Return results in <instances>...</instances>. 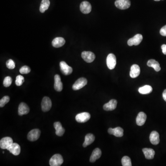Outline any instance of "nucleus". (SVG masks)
I'll use <instances>...</instances> for the list:
<instances>
[{
	"label": "nucleus",
	"instance_id": "obj_25",
	"mask_svg": "<svg viewBox=\"0 0 166 166\" xmlns=\"http://www.w3.org/2000/svg\"><path fill=\"white\" fill-rule=\"evenodd\" d=\"M147 66L149 67L153 68L156 72H159L161 70V67L158 62L155 60L151 59L147 62Z\"/></svg>",
	"mask_w": 166,
	"mask_h": 166
},
{
	"label": "nucleus",
	"instance_id": "obj_8",
	"mask_svg": "<svg viewBox=\"0 0 166 166\" xmlns=\"http://www.w3.org/2000/svg\"><path fill=\"white\" fill-rule=\"evenodd\" d=\"M82 58L87 63H91L95 59V54L90 51H84L81 54Z\"/></svg>",
	"mask_w": 166,
	"mask_h": 166
},
{
	"label": "nucleus",
	"instance_id": "obj_27",
	"mask_svg": "<svg viewBox=\"0 0 166 166\" xmlns=\"http://www.w3.org/2000/svg\"><path fill=\"white\" fill-rule=\"evenodd\" d=\"M152 90L151 86L146 85L139 88V91L141 94H148L152 91Z\"/></svg>",
	"mask_w": 166,
	"mask_h": 166
},
{
	"label": "nucleus",
	"instance_id": "obj_14",
	"mask_svg": "<svg viewBox=\"0 0 166 166\" xmlns=\"http://www.w3.org/2000/svg\"><path fill=\"white\" fill-rule=\"evenodd\" d=\"M14 156H18L20 154L21 149L20 147L17 143H13V144L7 149Z\"/></svg>",
	"mask_w": 166,
	"mask_h": 166
},
{
	"label": "nucleus",
	"instance_id": "obj_2",
	"mask_svg": "<svg viewBox=\"0 0 166 166\" xmlns=\"http://www.w3.org/2000/svg\"><path fill=\"white\" fill-rule=\"evenodd\" d=\"M107 65L108 68L110 70H112L115 68L116 65V58L113 54H109L107 56Z\"/></svg>",
	"mask_w": 166,
	"mask_h": 166
},
{
	"label": "nucleus",
	"instance_id": "obj_37",
	"mask_svg": "<svg viewBox=\"0 0 166 166\" xmlns=\"http://www.w3.org/2000/svg\"><path fill=\"white\" fill-rule=\"evenodd\" d=\"M162 97H163V99L164 100L165 102H166V89L164 90L162 93Z\"/></svg>",
	"mask_w": 166,
	"mask_h": 166
},
{
	"label": "nucleus",
	"instance_id": "obj_21",
	"mask_svg": "<svg viewBox=\"0 0 166 166\" xmlns=\"http://www.w3.org/2000/svg\"><path fill=\"white\" fill-rule=\"evenodd\" d=\"M147 116L146 114L143 112L139 113L138 116L137 117V124L139 126H142L144 125L146 121Z\"/></svg>",
	"mask_w": 166,
	"mask_h": 166
},
{
	"label": "nucleus",
	"instance_id": "obj_12",
	"mask_svg": "<svg viewBox=\"0 0 166 166\" xmlns=\"http://www.w3.org/2000/svg\"><path fill=\"white\" fill-rule=\"evenodd\" d=\"M80 10L83 14H89L91 11V4L88 1H83L80 5Z\"/></svg>",
	"mask_w": 166,
	"mask_h": 166
},
{
	"label": "nucleus",
	"instance_id": "obj_11",
	"mask_svg": "<svg viewBox=\"0 0 166 166\" xmlns=\"http://www.w3.org/2000/svg\"><path fill=\"white\" fill-rule=\"evenodd\" d=\"M60 70L63 74L65 75H68L71 74L73 72V68L70 66H68L66 62L61 61L60 63Z\"/></svg>",
	"mask_w": 166,
	"mask_h": 166
},
{
	"label": "nucleus",
	"instance_id": "obj_9",
	"mask_svg": "<svg viewBox=\"0 0 166 166\" xmlns=\"http://www.w3.org/2000/svg\"><path fill=\"white\" fill-rule=\"evenodd\" d=\"M91 114L88 112H83L77 114L75 119L78 122L85 123L90 120Z\"/></svg>",
	"mask_w": 166,
	"mask_h": 166
},
{
	"label": "nucleus",
	"instance_id": "obj_19",
	"mask_svg": "<svg viewBox=\"0 0 166 166\" xmlns=\"http://www.w3.org/2000/svg\"><path fill=\"white\" fill-rule=\"evenodd\" d=\"M54 126L55 129V134L56 135L61 137L63 135L65 130L63 127L61 123L60 122H55L54 123Z\"/></svg>",
	"mask_w": 166,
	"mask_h": 166
},
{
	"label": "nucleus",
	"instance_id": "obj_23",
	"mask_svg": "<svg viewBox=\"0 0 166 166\" xmlns=\"http://www.w3.org/2000/svg\"><path fill=\"white\" fill-rule=\"evenodd\" d=\"M65 40L63 37H57L52 41V45L55 48H60L63 46L65 44Z\"/></svg>",
	"mask_w": 166,
	"mask_h": 166
},
{
	"label": "nucleus",
	"instance_id": "obj_35",
	"mask_svg": "<svg viewBox=\"0 0 166 166\" xmlns=\"http://www.w3.org/2000/svg\"><path fill=\"white\" fill-rule=\"evenodd\" d=\"M160 34H161L162 36H166V26H164V27H162L161 28V30L160 31Z\"/></svg>",
	"mask_w": 166,
	"mask_h": 166
},
{
	"label": "nucleus",
	"instance_id": "obj_4",
	"mask_svg": "<svg viewBox=\"0 0 166 166\" xmlns=\"http://www.w3.org/2000/svg\"><path fill=\"white\" fill-rule=\"evenodd\" d=\"M52 102L49 97L45 96L42 100L41 103L42 110L45 112H48L51 109Z\"/></svg>",
	"mask_w": 166,
	"mask_h": 166
},
{
	"label": "nucleus",
	"instance_id": "obj_1",
	"mask_svg": "<svg viewBox=\"0 0 166 166\" xmlns=\"http://www.w3.org/2000/svg\"><path fill=\"white\" fill-rule=\"evenodd\" d=\"M63 159L60 154H57L53 156L50 160V165L51 166H60L63 162Z\"/></svg>",
	"mask_w": 166,
	"mask_h": 166
},
{
	"label": "nucleus",
	"instance_id": "obj_22",
	"mask_svg": "<svg viewBox=\"0 0 166 166\" xmlns=\"http://www.w3.org/2000/svg\"><path fill=\"white\" fill-rule=\"evenodd\" d=\"M102 155V151L99 148H96L93 150L90 157V161L91 162H94L96 160L100 158Z\"/></svg>",
	"mask_w": 166,
	"mask_h": 166
},
{
	"label": "nucleus",
	"instance_id": "obj_15",
	"mask_svg": "<svg viewBox=\"0 0 166 166\" xmlns=\"http://www.w3.org/2000/svg\"><path fill=\"white\" fill-rule=\"evenodd\" d=\"M30 111V109L27 104L21 103L18 108V114L20 116L28 114Z\"/></svg>",
	"mask_w": 166,
	"mask_h": 166
},
{
	"label": "nucleus",
	"instance_id": "obj_5",
	"mask_svg": "<svg viewBox=\"0 0 166 166\" xmlns=\"http://www.w3.org/2000/svg\"><path fill=\"white\" fill-rule=\"evenodd\" d=\"M87 80L85 78H78L73 86V89L74 91L80 90L87 85Z\"/></svg>",
	"mask_w": 166,
	"mask_h": 166
},
{
	"label": "nucleus",
	"instance_id": "obj_28",
	"mask_svg": "<svg viewBox=\"0 0 166 166\" xmlns=\"http://www.w3.org/2000/svg\"><path fill=\"white\" fill-rule=\"evenodd\" d=\"M50 6V0H42L40 6V11L41 13H45V11L49 9Z\"/></svg>",
	"mask_w": 166,
	"mask_h": 166
},
{
	"label": "nucleus",
	"instance_id": "obj_24",
	"mask_svg": "<svg viewBox=\"0 0 166 166\" xmlns=\"http://www.w3.org/2000/svg\"><path fill=\"white\" fill-rule=\"evenodd\" d=\"M143 153H144L145 157L147 159H152L154 157L155 152L154 149L150 148H144L143 149Z\"/></svg>",
	"mask_w": 166,
	"mask_h": 166
},
{
	"label": "nucleus",
	"instance_id": "obj_3",
	"mask_svg": "<svg viewBox=\"0 0 166 166\" xmlns=\"http://www.w3.org/2000/svg\"><path fill=\"white\" fill-rule=\"evenodd\" d=\"M114 4L118 9L125 10L130 8L131 1L130 0H116Z\"/></svg>",
	"mask_w": 166,
	"mask_h": 166
},
{
	"label": "nucleus",
	"instance_id": "obj_34",
	"mask_svg": "<svg viewBox=\"0 0 166 166\" xmlns=\"http://www.w3.org/2000/svg\"><path fill=\"white\" fill-rule=\"evenodd\" d=\"M6 67L9 69H13L15 68V63L11 59L9 60L6 63Z\"/></svg>",
	"mask_w": 166,
	"mask_h": 166
},
{
	"label": "nucleus",
	"instance_id": "obj_10",
	"mask_svg": "<svg viewBox=\"0 0 166 166\" xmlns=\"http://www.w3.org/2000/svg\"><path fill=\"white\" fill-rule=\"evenodd\" d=\"M13 143V140L10 137H5L2 138L0 141V147L3 149H7Z\"/></svg>",
	"mask_w": 166,
	"mask_h": 166
},
{
	"label": "nucleus",
	"instance_id": "obj_20",
	"mask_svg": "<svg viewBox=\"0 0 166 166\" xmlns=\"http://www.w3.org/2000/svg\"><path fill=\"white\" fill-rule=\"evenodd\" d=\"M149 140L154 145H157L160 142L159 133L156 131L152 132L149 136Z\"/></svg>",
	"mask_w": 166,
	"mask_h": 166
},
{
	"label": "nucleus",
	"instance_id": "obj_38",
	"mask_svg": "<svg viewBox=\"0 0 166 166\" xmlns=\"http://www.w3.org/2000/svg\"><path fill=\"white\" fill-rule=\"evenodd\" d=\"M155 1H160V0H154Z\"/></svg>",
	"mask_w": 166,
	"mask_h": 166
},
{
	"label": "nucleus",
	"instance_id": "obj_33",
	"mask_svg": "<svg viewBox=\"0 0 166 166\" xmlns=\"http://www.w3.org/2000/svg\"><path fill=\"white\" fill-rule=\"evenodd\" d=\"M31 72V69L29 67L27 66H24L20 68L19 72L22 74H28Z\"/></svg>",
	"mask_w": 166,
	"mask_h": 166
},
{
	"label": "nucleus",
	"instance_id": "obj_31",
	"mask_svg": "<svg viewBox=\"0 0 166 166\" xmlns=\"http://www.w3.org/2000/svg\"><path fill=\"white\" fill-rule=\"evenodd\" d=\"M10 101V98L9 96H5L2 97L0 100V107L2 108L4 107L6 103H8Z\"/></svg>",
	"mask_w": 166,
	"mask_h": 166
},
{
	"label": "nucleus",
	"instance_id": "obj_36",
	"mask_svg": "<svg viewBox=\"0 0 166 166\" xmlns=\"http://www.w3.org/2000/svg\"><path fill=\"white\" fill-rule=\"evenodd\" d=\"M161 48H162V53H163V54H164V55H166V45H162V47H161Z\"/></svg>",
	"mask_w": 166,
	"mask_h": 166
},
{
	"label": "nucleus",
	"instance_id": "obj_13",
	"mask_svg": "<svg viewBox=\"0 0 166 166\" xmlns=\"http://www.w3.org/2000/svg\"><path fill=\"white\" fill-rule=\"evenodd\" d=\"M108 132L110 134L114 135L117 137H121L123 136L124 130L120 127L115 128H110L108 130Z\"/></svg>",
	"mask_w": 166,
	"mask_h": 166
},
{
	"label": "nucleus",
	"instance_id": "obj_18",
	"mask_svg": "<svg viewBox=\"0 0 166 166\" xmlns=\"http://www.w3.org/2000/svg\"><path fill=\"white\" fill-rule=\"evenodd\" d=\"M54 88L57 91H61L63 89V84L61 81L60 76L58 74H56L55 76V84Z\"/></svg>",
	"mask_w": 166,
	"mask_h": 166
},
{
	"label": "nucleus",
	"instance_id": "obj_6",
	"mask_svg": "<svg viewBox=\"0 0 166 166\" xmlns=\"http://www.w3.org/2000/svg\"><path fill=\"white\" fill-rule=\"evenodd\" d=\"M41 132L38 129H35L31 130L27 135V139L32 142L37 140L40 136Z\"/></svg>",
	"mask_w": 166,
	"mask_h": 166
},
{
	"label": "nucleus",
	"instance_id": "obj_17",
	"mask_svg": "<svg viewBox=\"0 0 166 166\" xmlns=\"http://www.w3.org/2000/svg\"><path fill=\"white\" fill-rule=\"evenodd\" d=\"M140 73V69L139 65L134 64L131 68L130 75L132 78H136L138 77Z\"/></svg>",
	"mask_w": 166,
	"mask_h": 166
},
{
	"label": "nucleus",
	"instance_id": "obj_16",
	"mask_svg": "<svg viewBox=\"0 0 166 166\" xmlns=\"http://www.w3.org/2000/svg\"><path fill=\"white\" fill-rule=\"evenodd\" d=\"M117 105V101L115 99H112L109 103L105 104L103 108L106 111H112L116 109Z\"/></svg>",
	"mask_w": 166,
	"mask_h": 166
},
{
	"label": "nucleus",
	"instance_id": "obj_26",
	"mask_svg": "<svg viewBox=\"0 0 166 166\" xmlns=\"http://www.w3.org/2000/svg\"><path fill=\"white\" fill-rule=\"evenodd\" d=\"M95 139V137L92 134L89 133L86 135L85 137V142L83 144V147H86L88 145H90L94 141Z\"/></svg>",
	"mask_w": 166,
	"mask_h": 166
},
{
	"label": "nucleus",
	"instance_id": "obj_7",
	"mask_svg": "<svg viewBox=\"0 0 166 166\" xmlns=\"http://www.w3.org/2000/svg\"><path fill=\"white\" fill-rule=\"evenodd\" d=\"M143 36L141 34H138L134 36L132 38L129 39L127 41V44L130 46L133 45H138L140 44L143 40Z\"/></svg>",
	"mask_w": 166,
	"mask_h": 166
},
{
	"label": "nucleus",
	"instance_id": "obj_30",
	"mask_svg": "<svg viewBox=\"0 0 166 166\" xmlns=\"http://www.w3.org/2000/svg\"><path fill=\"white\" fill-rule=\"evenodd\" d=\"M24 78L21 75H18L16 77V80H15V84L18 86H19L22 85L23 83L24 82Z\"/></svg>",
	"mask_w": 166,
	"mask_h": 166
},
{
	"label": "nucleus",
	"instance_id": "obj_32",
	"mask_svg": "<svg viewBox=\"0 0 166 166\" xmlns=\"http://www.w3.org/2000/svg\"><path fill=\"white\" fill-rule=\"evenodd\" d=\"M12 82V79L11 77L7 76L4 78L3 81V85L5 87H8L11 86Z\"/></svg>",
	"mask_w": 166,
	"mask_h": 166
},
{
	"label": "nucleus",
	"instance_id": "obj_29",
	"mask_svg": "<svg viewBox=\"0 0 166 166\" xmlns=\"http://www.w3.org/2000/svg\"><path fill=\"white\" fill-rule=\"evenodd\" d=\"M122 165L123 166H132L131 160L130 158L127 156L123 157L121 160Z\"/></svg>",
	"mask_w": 166,
	"mask_h": 166
}]
</instances>
